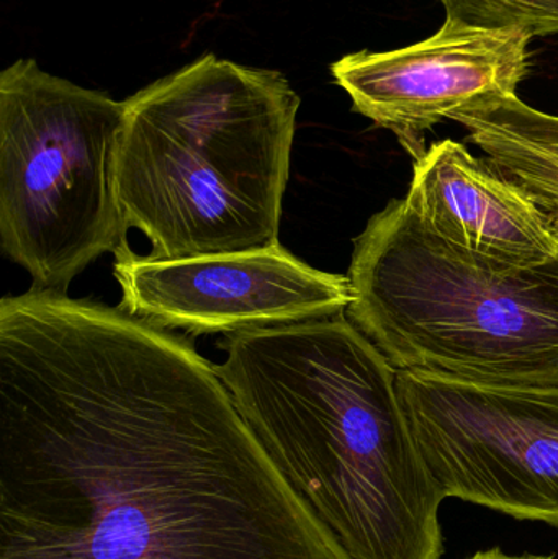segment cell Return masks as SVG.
<instances>
[{
    "label": "cell",
    "mask_w": 558,
    "mask_h": 559,
    "mask_svg": "<svg viewBox=\"0 0 558 559\" xmlns=\"http://www.w3.org/2000/svg\"><path fill=\"white\" fill-rule=\"evenodd\" d=\"M0 559H351L195 348L118 306L0 302Z\"/></svg>",
    "instance_id": "1"
},
{
    "label": "cell",
    "mask_w": 558,
    "mask_h": 559,
    "mask_svg": "<svg viewBox=\"0 0 558 559\" xmlns=\"http://www.w3.org/2000/svg\"><path fill=\"white\" fill-rule=\"evenodd\" d=\"M215 365L288 485L351 559H441V491L385 355L344 314L228 334Z\"/></svg>",
    "instance_id": "2"
},
{
    "label": "cell",
    "mask_w": 558,
    "mask_h": 559,
    "mask_svg": "<svg viewBox=\"0 0 558 559\" xmlns=\"http://www.w3.org/2000/svg\"><path fill=\"white\" fill-rule=\"evenodd\" d=\"M300 104L282 72L210 52L123 100L118 202L150 258L278 245Z\"/></svg>",
    "instance_id": "3"
},
{
    "label": "cell",
    "mask_w": 558,
    "mask_h": 559,
    "mask_svg": "<svg viewBox=\"0 0 558 559\" xmlns=\"http://www.w3.org/2000/svg\"><path fill=\"white\" fill-rule=\"evenodd\" d=\"M347 319L399 371L558 390V258L507 267L462 251L392 200L354 239Z\"/></svg>",
    "instance_id": "4"
},
{
    "label": "cell",
    "mask_w": 558,
    "mask_h": 559,
    "mask_svg": "<svg viewBox=\"0 0 558 559\" xmlns=\"http://www.w3.org/2000/svg\"><path fill=\"white\" fill-rule=\"evenodd\" d=\"M123 102L19 59L0 74V242L33 289L66 293L130 251L117 195Z\"/></svg>",
    "instance_id": "5"
},
{
    "label": "cell",
    "mask_w": 558,
    "mask_h": 559,
    "mask_svg": "<svg viewBox=\"0 0 558 559\" xmlns=\"http://www.w3.org/2000/svg\"><path fill=\"white\" fill-rule=\"evenodd\" d=\"M399 396L442 498L558 527V390L399 371Z\"/></svg>",
    "instance_id": "6"
},
{
    "label": "cell",
    "mask_w": 558,
    "mask_h": 559,
    "mask_svg": "<svg viewBox=\"0 0 558 559\" xmlns=\"http://www.w3.org/2000/svg\"><path fill=\"white\" fill-rule=\"evenodd\" d=\"M120 308L159 329L236 334L344 314L349 278L318 271L281 245L189 259L115 258Z\"/></svg>",
    "instance_id": "7"
},
{
    "label": "cell",
    "mask_w": 558,
    "mask_h": 559,
    "mask_svg": "<svg viewBox=\"0 0 558 559\" xmlns=\"http://www.w3.org/2000/svg\"><path fill=\"white\" fill-rule=\"evenodd\" d=\"M531 36L446 19L423 41L393 51H359L331 66L357 114L393 131L415 159L422 134L491 98L518 95L530 69Z\"/></svg>",
    "instance_id": "8"
},
{
    "label": "cell",
    "mask_w": 558,
    "mask_h": 559,
    "mask_svg": "<svg viewBox=\"0 0 558 559\" xmlns=\"http://www.w3.org/2000/svg\"><path fill=\"white\" fill-rule=\"evenodd\" d=\"M405 202L432 235L494 264L537 267L558 258L550 219L526 189L458 141L416 157Z\"/></svg>",
    "instance_id": "9"
},
{
    "label": "cell",
    "mask_w": 558,
    "mask_h": 559,
    "mask_svg": "<svg viewBox=\"0 0 558 559\" xmlns=\"http://www.w3.org/2000/svg\"><path fill=\"white\" fill-rule=\"evenodd\" d=\"M454 121L504 176L526 189L558 238V117L507 95L462 111Z\"/></svg>",
    "instance_id": "10"
},
{
    "label": "cell",
    "mask_w": 558,
    "mask_h": 559,
    "mask_svg": "<svg viewBox=\"0 0 558 559\" xmlns=\"http://www.w3.org/2000/svg\"><path fill=\"white\" fill-rule=\"evenodd\" d=\"M448 19L487 29H520L531 38L558 33V0H441Z\"/></svg>",
    "instance_id": "11"
},
{
    "label": "cell",
    "mask_w": 558,
    "mask_h": 559,
    "mask_svg": "<svg viewBox=\"0 0 558 559\" xmlns=\"http://www.w3.org/2000/svg\"><path fill=\"white\" fill-rule=\"evenodd\" d=\"M467 559H554V557H543V555H523V557H514V555L504 554L500 548H491V550L478 551L474 557Z\"/></svg>",
    "instance_id": "12"
}]
</instances>
